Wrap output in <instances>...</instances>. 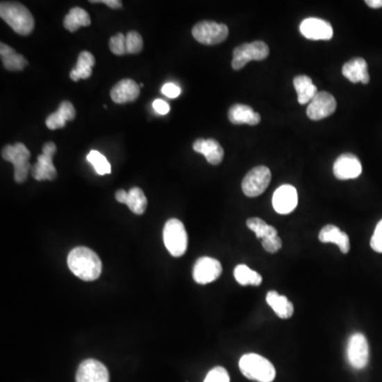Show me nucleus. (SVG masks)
I'll return each instance as SVG.
<instances>
[{"label": "nucleus", "instance_id": "f257e3e1", "mask_svg": "<svg viewBox=\"0 0 382 382\" xmlns=\"http://www.w3.org/2000/svg\"><path fill=\"white\" fill-rule=\"evenodd\" d=\"M67 265L69 270L82 281H96L101 275V260L88 247H78L70 251L67 257Z\"/></svg>", "mask_w": 382, "mask_h": 382}, {"label": "nucleus", "instance_id": "f03ea898", "mask_svg": "<svg viewBox=\"0 0 382 382\" xmlns=\"http://www.w3.org/2000/svg\"><path fill=\"white\" fill-rule=\"evenodd\" d=\"M0 17L19 35H29L33 31V16L22 3L3 1L0 3Z\"/></svg>", "mask_w": 382, "mask_h": 382}, {"label": "nucleus", "instance_id": "7ed1b4c3", "mask_svg": "<svg viewBox=\"0 0 382 382\" xmlns=\"http://www.w3.org/2000/svg\"><path fill=\"white\" fill-rule=\"evenodd\" d=\"M239 369L247 379L257 382H272L276 376L274 365L257 354H245L239 360Z\"/></svg>", "mask_w": 382, "mask_h": 382}, {"label": "nucleus", "instance_id": "20e7f679", "mask_svg": "<svg viewBox=\"0 0 382 382\" xmlns=\"http://www.w3.org/2000/svg\"><path fill=\"white\" fill-rule=\"evenodd\" d=\"M1 156L3 160L14 165V178L16 183L22 184L25 182L32 169L29 162L31 153L28 150L27 147L22 142L7 144L1 151Z\"/></svg>", "mask_w": 382, "mask_h": 382}, {"label": "nucleus", "instance_id": "39448f33", "mask_svg": "<svg viewBox=\"0 0 382 382\" xmlns=\"http://www.w3.org/2000/svg\"><path fill=\"white\" fill-rule=\"evenodd\" d=\"M164 242L167 250L174 257H181L186 253L188 236L184 224L178 219H170L164 226Z\"/></svg>", "mask_w": 382, "mask_h": 382}, {"label": "nucleus", "instance_id": "423d86ee", "mask_svg": "<svg viewBox=\"0 0 382 382\" xmlns=\"http://www.w3.org/2000/svg\"><path fill=\"white\" fill-rule=\"evenodd\" d=\"M270 53L269 46L265 42L256 41L244 43L235 48L233 51L232 67L240 70L250 61H263Z\"/></svg>", "mask_w": 382, "mask_h": 382}, {"label": "nucleus", "instance_id": "0eeeda50", "mask_svg": "<svg viewBox=\"0 0 382 382\" xmlns=\"http://www.w3.org/2000/svg\"><path fill=\"white\" fill-rule=\"evenodd\" d=\"M192 35L196 41L203 45H218L229 36V28L224 24L217 22L203 21L197 24L192 29Z\"/></svg>", "mask_w": 382, "mask_h": 382}, {"label": "nucleus", "instance_id": "6e6552de", "mask_svg": "<svg viewBox=\"0 0 382 382\" xmlns=\"http://www.w3.org/2000/svg\"><path fill=\"white\" fill-rule=\"evenodd\" d=\"M271 182V170L267 167L257 166L247 172L243 178L241 188L249 198H256L265 192Z\"/></svg>", "mask_w": 382, "mask_h": 382}, {"label": "nucleus", "instance_id": "1a4fd4ad", "mask_svg": "<svg viewBox=\"0 0 382 382\" xmlns=\"http://www.w3.org/2000/svg\"><path fill=\"white\" fill-rule=\"evenodd\" d=\"M347 360L351 367L363 369L369 365V347L367 338L362 333H354L347 344Z\"/></svg>", "mask_w": 382, "mask_h": 382}, {"label": "nucleus", "instance_id": "9d476101", "mask_svg": "<svg viewBox=\"0 0 382 382\" xmlns=\"http://www.w3.org/2000/svg\"><path fill=\"white\" fill-rule=\"evenodd\" d=\"M299 31L307 40L329 41L333 36V26L321 18H306L299 26Z\"/></svg>", "mask_w": 382, "mask_h": 382}, {"label": "nucleus", "instance_id": "9b49d317", "mask_svg": "<svg viewBox=\"0 0 382 382\" xmlns=\"http://www.w3.org/2000/svg\"><path fill=\"white\" fill-rule=\"evenodd\" d=\"M337 110V101L333 94L319 92L307 108V116L311 120H322L333 115Z\"/></svg>", "mask_w": 382, "mask_h": 382}, {"label": "nucleus", "instance_id": "f8f14e48", "mask_svg": "<svg viewBox=\"0 0 382 382\" xmlns=\"http://www.w3.org/2000/svg\"><path fill=\"white\" fill-rule=\"evenodd\" d=\"M76 382H110V375L106 365L98 360H84L76 371Z\"/></svg>", "mask_w": 382, "mask_h": 382}, {"label": "nucleus", "instance_id": "ddd939ff", "mask_svg": "<svg viewBox=\"0 0 382 382\" xmlns=\"http://www.w3.org/2000/svg\"><path fill=\"white\" fill-rule=\"evenodd\" d=\"M361 174V162L351 153H344L333 164V174L338 180H353L359 178Z\"/></svg>", "mask_w": 382, "mask_h": 382}, {"label": "nucleus", "instance_id": "4468645a", "mask_svg": "<svg viewBox=\"0 0 382 382\" xmlns=\"http://www.w3.org/2000/svg\"><path fill=\"white\" fill-rule=\"evenodd\" d=\"M222 265L220 261L210 257H202L194 267V279L200 285L213 283L220 277Z\"/></svg>", "mask_w": 382, "mask_h": 382}, {"label": "nucleus", "instance_id": "2eb2a0df", "mask_svg": "<svg viewBox=\"0 0 382 382\" xmlns=\"http://www.w3.org/2000/svg\"><path fill=\"white\" fill-rule=\"evenodd\" d=\"M297 191L292 185H283L273 194V208L279 215L291 214L297 208Z\"/></svg>", "mask_w": 382, "mask_h": 382}, {"label": "nucleus", "instance_id": "dca6fc26", "mask_svg": "<svg viewBox=\"0 0 382 382\" xmlns=\"http://www.w3.org/2000/svg\"><path fill=\"white\" fill-rule=\"evenodd\" d=\"M140 94V86L134 80L124 79L110 90V98L115 103L124 104L135 101Z\"/></svg>", "mask_w": 382, "mask_h": 382}, {"label": "nucleus", "instance_id": "f3484780", "mask_svg": "<svg viewBox=\"0 0 382 382\" xmlns=\"http://www.w3.org/2000/svg\"><path fill=\"white\" fill-rule=\"evenodd\" d=\"M319 240L323 243H335L339 247L343 254H347L351 250V241L349 235L342 232L339 227L333 224H327L321 229Z\"/></svg>", "mask_w": 382, "mask_h": 382}, {"label": "nucleus", "instance_id": "a211bd4d", "mask_svg": "<svg viewBox=\"0 0 382 382\" xmlns=\"http://www.w3.org/2000/svg\"><path fill=\"white\" fill-rule=\"evenodd\" d=\"M342 74L351 83L361 82L362 84H369V69H367V63L362 58H355L344 64L342 67Z\"/></svg>", "mask_w": 382, "mask_h": 382}, {"label": "nucleus", "instance_id": "6ab92c4d", "mask_svg": "<svg viewBox=\"0 0 382 382\" xmlns=\"http://www.w3.org/2000/svg\"><path fill=\"white\" fill-rule=\"evenodd\" d=\"M194 150L203 154L207 162L214 166L220 164L224 158V150L215 140H203V138L197 140L194 144Z\"/></svg>", "mask_w": 382, "mask_h": 382}, {"label": "nucleus", "instance_id": "aec40b11", "mask_svg": "<svg viewBox=\"0 0 382 382\" xmlns=\"http://www.w3.org/2000/svg\"><path fill=\"white\" fill-rule=\"evenodd\" d=\"M229 122L234 124L256 126L260 122V114L245 104H234L229 110Z\"/></svg>", "mask_w": 382, "mask_h": 382}, {"label": "nucleus", "instance_id": "412c9836", "mask_svg": "<svg viewBox=\"0 0 382 382\" xmlns=\"http://www.w3.org/2000/svg\"><path fill=\"white\" fill-rule=\"evenodd\" d=\"M267 305L274 311L277 317L283 319H290L294 313V307L288 297L279 294L277 291H269L265 297Z\"/></svg>", "mask_w": 382, "mask_h": 382}, {"label": "nucleus", "instance_id": "4be33fe9", "mask_svg": "<svg viewBox=\"0 0 382 382\" xmlns=\"http://www.w3.org/2000/svg\"><path fill=\"white\" fill-rule=\"evenodd\" d=\"M0 58L3 67L10 72H22L28 66L25 56L17 53L13 48L5 43L0 44Z\"/></svg>", "mask_w": 382, "mask_h": 382}, {"label": "nucleus", "instance_id": "5701e85b", "mask_svg": "<svg viewBox=\"0 0 382 382\" xmlns=\"http://www.w3.org/2000/svg\"><path fill=\"white\" fill-rule=\"evenodd\" d=\"M293 85L297 92V101L301 106L310 103L319 92L311 78H309L308 76H304V74L295 76L293 80Z\"/></svg>", "mask_w": 382, "mask_h": 382}, {"label": "nucleus", "instance_id": "b1692460", "mask_svg": "<svg viewBox=\"0 0 382 382\" xmlns=\"http://www.w3.org/2000/svg\"><path fill=\"white\" fill-rule=\"evenodd\" d=\"M53 156L42 153L38 162L32 166L31 174L38 181H52L56 178V169L52 162Z\"/></svg>", "mask_w": 382, "mask_h": 382}, {"label": "nucleus", "instance_id": "393cba45", "mask_svg": "<svg viewBox=\"0 0 382 382\" xmlns=\"http://www.w3.org/2000/svg\"><path fill=\"white\" fill-rule=\"evenodd\" d=\"M94 63H96V60L90 52L82 51L76 61V67L70 72V79L74 82L88 79L92 76Z\"/></svg>", "mask_w": 382, "mask_h": 382}, {"label": "nucleus", "instance_id": "a878e982", "mask_svg": "<svg viewBox=\"0 0 382 382\" xmlns=\"http://www.w3.org/2000/svg\"><path fill=\"white\" fill-rule=\"evenodd\" d=\"M90 14L82 9V8L76 7L70 9L69 13L64 18L63 25L69 32H76L81 27H88L90 26Z\"/></svg>", "mask_w": 382, "mask_h": 382}, {"label": "nucleus", "instance_id": "bb28decb", "mask_svg": "<svg viewBox=\"0 0 382 382\" xmlns=\"http://www.w3.org/2000/svg\"><path fill=\"white\" fill-rule=\"evenodd\" d=\"M234 276L237 283L242 285H259L263 283V276L256 271L245 265H238L235 267Z\"/></svg>", "mask_w": 382, "mask_h": 382}, {"label": "nucleus", "instance_id": "cd10ccee", "mask_svg": "<svg viewBox=\"0 0 382 382\" xmlns=\"http://www.w3.org/2000/svg\"><path fill=\"white\" fill-rule=\"evenodd\" d=\"M126 205H128L131 212L134 213V214H144V213L146 212L147 205H148V201H147L144 191L138 188V187H133V188H131V190L128 191Z\"/></svg>", "mask_w": 382, "mask_h": 382}, {"label": "nucleus", "instance_id": "c85d7f7f", "mask_svg": "<svg viewBox=\"0 0 382 382\" xmlns=\"http://www.w3.org/2000/svg\"><path fill=\"white\" fill-rule=\"evenodd\" d=\"M247 226L256 234L257 238L261 239V240L279 236L277 229L273 227L272 225L267 224L260 218L247 219Z\"/></svg>", "mask_w": 382, "mask_h": 382}, {"label": "nucleus", "instance_id": "c756f323", "mask_svg": "<svg viewBox=\"0 0 382 382\" xmlns=\"http://www.w3.org/2000/svg\"><path fill=\"white\" fill-rule=\"evenodd\" d=\"M88 160L92 165L94 170L99 176H104V174H110V164L108 160H106V156H102L101 153L98 151L92 150L88 153Z\"/></svg>", "mask_w": 382, "mask_h": 382}, {"label": "nucleus", "instance_id": "7c9ffc66", "mask_svg": "<svg viewBox=\"0 0 382 382\" xmlns=\"http://www.w3.org/2000/svg\"><path fill=\"white\" fill-rule=\"evenodd\" d=\"M126 51L128 54L140 53L144 47V41H142V35L138 32L130 31L126 33Z\"/></svg>", "mask_w": 382, "mask_h": 382}, {"label": "nucleus", "instance_id": "2f4dec72", "mask_svg": "<svg viewBox=\"0 0 382 382\" xmlns=\"http://www.w3.org/2000/svg\"><path fill=\"white\" fill-rule=\"evenodd\" d=\"M110 49L116 56H124L128 54L126 51V35L122 33L112 36L110 40Z\"/></svg>", "mask_w": 382, "mask_h": 382}, {"label": "nucleus", "instance_id": "473e14b6", "mask_svg": "<svg viewBox=\"0 0 382 382\" xmlns=\"http://www.w3.org/2000/svg\"><path fill=\"white\" fill-rule=\"evenodd\" d=\"M204 382H229V375L224 367H216L208 372Z\"/></svg>", "mask_w": 382, "mask_h": 382}, {"label": "nucleus", "instance_id": "72a5a7b5", "mask_svg": "<svg viewBox=\"0 0 382 382\" xmlns=\"http://www.w3.org/2000/svg\"><path fill=\"white\" fill-rule=\"evenodd\" d=\"M56 112L61 115L62 118H63L66 122H72V120L76 118V110H74V104L69 101L61 102Z\"/></svg>", "mask_w": 382, "mask_h": 382}, {"label": "nucleus", "instance_id": "f704fd0d", "mask_svg": "<svg viewBox=\"0 0 382 382\" xmlns=\"http://www.w3.org/2000/svg\"><path fill=\"white\" fill-rule=\"evenodd\" d=\"M263 249H265L267 252L274 253L279 252L281 250V247H283V241L279 238V236L271 237V238L263 239Z\"/></svg>", "mask_w": 382, "mask_h": 382}, {"label": "nucleus", "instance_id": "c9c22d12", "mask_svg": "<svg viewBox=\"0 0 382 382\" xmlns=\"http://www.w3.org/2000/svg\"><path fill=\"white\" fill-rule=\"evenodd\" d=\"M371 247L375 252L382 253V220L376 225L375 232L371 239Z\"/></svg>", "mask_w": 382, "mask_h": 382}, {"label": "nucleus", "instance_id": "e433bc0d", "mask_svg": "<svg viewBox=\"0 0 382 382\" xmlns=\"http://www.w3.org/2000/svg\"><path fill=\"white\" fill-rule=\"evenodd\" d=\"M46 126L50 130H58V128H64L66 126V122L61 117L59 113H52L46 119Z\"/></svg>", "mask_w": 382, "mask_h": 382}, {"label": "nucleus", "instance_id": "4c0bfd02", "mask_svg": "<svg viewBox=\"0 0 382 382\" xmlns=\"http://www.w3.org/2000/svg\"><path fill=\"white\" fill-rule=\"evenodd\" d=\"M181 88L174 83H166L162 88L163 94L170 99H176L181 94Z\"/></svg>", "mask_w": 382, "mask_h": 382}, {"label": "nucleus", "instance_id": "58836bf2", "mask_svg": "<svg viewBox=\"0 0 382 382\" xmlns=\"http://www.w3.org/2000/svg\"><path fill=\"white\" fill-rule=\"evenodd\" d=\"M153 108L160 115L168 114L169 110H170L169 104L164 100L160 99H156V101L153 102Z\"/></svg>", "mask_w": 382, "mask_h": 382}, {"label": "nucleus", "instance_id": "ea45409f", "mask_svg": "<svg viewBox=\"0 0 382 382\" xmlns=\"http://www.w3.org/2000/svg\"><path fill=\"white\" fill-rule=\"evenodd\" d=\"M92 3H104L112 9H120L122 7V3L120 0H92Z\"/></svg>", "mask_w": 382, "mask_h": 382}, {"label": "nucleus", "instance_id": "a19ab883", "mask_svg": "<svg viewBox=\"0 0 382 382\" xmlns=\"http://www.w3.org/2000/svg\"><path fill=\"white\" fill-rule=\"evenodd\" d=\"M56 152V146L53 142H46L43 147V153L44 154H48V156H53Z\"/></svg>", "mask_w": 382, "mask_h": 382}, {"label": "nucleus", "instance_id": "79ce46f5", "mask_svg": "<svg viewBox=\"0 0 382 382\" xmlns=\"http://www.w3.org/2000/svg\"><path fill=\"white\" fill-rule=\"evenodd\" d=\"M128 192H126L124 189H119V190L116 192V200L119 203H124L126 204V201H128Z\"/></svg>", "mask_w": 382, "mask_h": 382}, {"label": "nucleus", "instance_id": "37998d69", "mask_svg": "<svg viewBox=\"0 0 382 382\" xmlns=\"http://www.w3.org/2000/svg\"><path fill=\"white\" fill-rule=\"evenodd\" d=\"M369 7L373 8V9H379L382 8V0H367L365 1Z\"/></svg>", "mask_w": 382, "mask_h": 382}]
</instances>
